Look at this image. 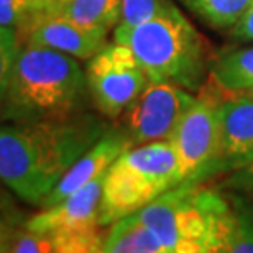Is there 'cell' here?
Listing matches in <instances>:
<instances>
[{"instance_id":"obj_1","label":"cell","mask_w":253,"mask_h":253,"mask_svg":"<svg viewBox=\"0 0 253 253\" xmlns=\"http://www.w3.org/2000/svg\"><path fill=\"white\" fill-rule=\"evenodd\" d=\"M105 135V124L90 114L3 125L0 176L20 199L42 206L81 156Z\"/></svg>"},{"instance_id":"obj_2","label":"cell","mask_w":253,"mask_h":253,"mask_svg":"<svg viewBox=\"0 0 253 253\" xmlns=\"http://www.w3.org/2000/svg\"><path fill=\"white\" fill-rule=\"evenodd\" d=\"M85 73L78 58L56 49L22 44L2 71V112L17 122L66 117L83 102Z\"/></svg>"},{"instance_id":"obj_3","label":"cell","mask_w":253,"mask_h":253,"mask_svg":"<svg viewBox=\"0 0 253 253\" xmlns=\"http://www.w3.org/2000/svg\"><path fill=\"white\" fill-rule=\"evenodd\" d=\"M135 214L168 253L227 252L232 230L229 196L201 181H181Z\"/></svg>"},{"instance_id":"obj_4","label":"cell","mask_w":253,"mask_h":253,"mask_svg":"<svg viewBox=\"0 0 253 253\" xmlns=\"http://www.w3.org/2000/svg\"><path fill=\"white\" fill-rule=\"evenodd\" d=\"M114 42L131 49L151 83L171 81L197 89L211 68L204 38L178 7L140 25H117Z\"/></svg>"},{"instance_id":"obj_5","label":"cell","mask_w":253,"mask_h":253,"mask_svg":"<svg viewBox=\"0 0 253 253\" xmlns=\"http://www.w3.org/2000/svg\"><path fill=\"white\" fill-rule=\"evenodd\" d=\"M183 179L169 141L131 146L115 160L104 179L100 224L112 225L143 209Z\"/></svg>"},{"instance_id":"obj_6","label":"cell","mask_w":253,"mask_h":253,"mask_svg":"<svg viewBox=\"0 0 253 253\" xmlns=\"http://www.w3.org/2000/svg\"><path fill=\"white\" fill-rule=\"evenodd\" d=\"M105 174L90 181L59 204L44 207L42 212L32 215L27 220L28 227L51 237L54 249L59 253L102 252L100 199Z\"/></svg>"},{"instance_id":"obj_7","label":"cell","mask_w":253,"mask_h":253,"mask_svg":"<svg viewBox=\"0 0 253 253\" xmlns=\"http://www.w3.org/2000/svg\"><path fill=\"white\" fill-rule=\"evenodd\" d=\"M222 90L207 84L169 136L184 181H202L217 173L220 153L219 104Z\"/></svg>"},{"instance_id":"obj_8","label":"cell","mask_w":253,"mask_h":253,"mask_svg":"<svg viewBox=\"0 0 253 253\" xmlns=\"http://www.w3.org/2000/svg\"><path fill=\"white\" fill-rule=\"evenodd\" d=\"M85 79L95 107L110 119L120 117L150 83L131 49L117 42L89 59Z\"/></svg>"},{"instance_id":"obj_9","label":"cell","mask_w":253,"mask_h":253,"mask_svg":"<svg viewBox=\"0 0 253 253\" xmlns=\"http://www.w3.org/2000/svg\"><path fill=\"white\" fill-rule=\"evenodd\" d=\"M196 100L188 87L171 81L148 83L124 112V131L131 145L168 141L181 117Z\"/></svg>"},{"instance_id":"obj_10","label":"cell","mask_w":253,"mask_h":253,"mask_svg":"<svg viewBox=\"0 0 253 253\" xmlns=\"http://www.w3.org/2000/svg\"><path fill=\"white\" fill-rule=\"evenodd\" d=\"M105 32L79 27L61 13H30L20 28V46H42L56 49L78 59H90L107 44Z\"/></svg>"},{"instance_id":"obj_11","label":"cell","mask_w":253,"mask_h":253,"mask_svg":"<svg viewBox=\"0 0 253 253\" xmlns=\"http://www.w3.org/2000/svg\"><path fill=\"white\" fill-rule=\"evenodd\" d=\"M219 117L220 153L217 173H234L250 166L253 163V94L249 90H222Z\"/></svg>"},{"instance_id":"obj_12","label":"cell","mask_w":253,"mask_h":253,"mask_svg":"<svg viewBox=\"0 0 253 253\" xmlns=\"http://www.w3.org/2000/svg\"><path fill=\"white\" fill-rule=\"evenodd\" d=\"M131 141L122 130H109L105 135L90 148L87 153H84L76 161L61 181L56 184L49 194L44 197L42 207H51L59 204L66 197L74 194L76 191L84 188L90 181L97 179L99 176L105 174L109 168L115 163V160L126 150L131 148Z\"/></svg>"},{"instance_id":"obj_13","label":"cell","mask_w":253,"mask_h":253,"mask_svg":"<svg viewBox=\"0 0 253 253\" xmlns=\"http://www.w3.org/2000/svg\"><path fill=\"white\" fill-rule=\"evenodd\" d=\"M102 253H168V250L133 212L110 225L104 235Z\"/></svg>"},{"instance_id":"obj_14","label":"cell","mask_w":253,"mask_h":253,"mask_svg":"<svg viewBox=\"0 0 253 253\" xmlns=\"http://www.w3.org/2000/svg\"><path fill=\"white\" fill-rule=\"evenodd\" d=\"M209 81L225 92L253 89V46L235 49L214 59Z\"/></svg>"},{"instance_id":"obj_15","label":"cell","mask_w":253,"mask_h":253,"mask_svg":"<svg viewBox=\"0 0 253 253\" xmlns=\"http://www.w3.org/2000/svg\"><path fill=\"white\" fill-rule=\"evenodd\" d=\"M79 27L109 33L120 23L122 2L120 0H68L59 12Z\"/></svg>"},{"instance_id":"obj_16","label":"cell","mask_w":253,"mask_h":253,"mask_svg":"<svg viewBox=\"0 0 253 253\" xmlns=\"http://www.w3.org/2000/svg\"><path fill=\"white\" fill-rule=\"evenodd\" d=\"M232 206V230L227 252L253 253V196L245 192H227Z\"/></svg>"},{"instance_id":"obj_17","label":"cell","mask_w":253,"mask_h":253,"mask_svg":"<svg viewBox=\"0 0 253 253\" xmlns=\"http://www.w3.org/2000/svg\"><path fill=\"white\" fill-rule=\"evenodd\" d=\"M253 0H184L197 17L214 28H232Z\"/></svg>"},{"instance_id":"obj_18","label":"cell","mask_w":253,"mask_h":253,"mask_svg":"<svg viewBox=\"0 0 253 253\" xmlns=\"http://www.w3.org/2000/svg\"><path fill=\"white\" fill-rule=\"evenodd\" d=\"M2 250L13 253H53L56 252L51 237L32 230L28 224L8 225L2 229Z\"/></svg>"},{"instance_id":"obj_19","label":"cell","mask_w":253,"mask_h":253,"mask_svg":"<svg viewBox=\"0 0 253 253\" xmlns=\"http://www.w3.org/2000/svg\"><path fill=\"white\" fill-rule=\"evenodd\" d=\"M122 2V17L119 25H140L148 20L168 13L176 5L171 0H120Z\"/></svg>"},{"instance_id":"obj_20","label":"cell","mask_w":253,"mask_h":253,"mask_svg":"<svg viewBox=\"0 0 253 253\" xmlns=\"http://www.w3.org/2000/svg\"><path fill=\"white\" fill-rule=\"evenodd\" d=\"M224 188L253 196V163L250 166H247V168L234 171V173L225 179Z\"/></svg>"},{"instance_id":"obj_21","label":"cell","mask_w":253,"mask_h":253,"mask_svg":"<svg viewBox=\"0 0 253 253\" xmlns=\"http://www.w3.org/2000/svg\"><path fill=\"white\" fill-rule=\"evenodd\" d=\"M232 37L239 42H253V2L232 27Z\"/></svg>"},{"instance_id":"obj_22","label":"cell","mask_w":253,"mask_h":253,"mask_svg":"<svg viewBox=\"0 0 253 253\" xmlns=\"http://www.w3.org/2000/svg\"><path fill=\"white\" fill-rule=\"evenodd\" d=\"M68 0H32L30 2V13L37 12H59Z\"/></svg>"},{"instance_id":"obj_23","label":"cell","mask_w":253,"mask_h":253,"mask_svg":"<svg viewBox=\"0 0 253 253\" xmlns=\"http://www.w3.org/2000/svg\"><path fill=\"white\" fill-rule=\"evenodd\" d=\"M249 92H252V94H253V89H250V90H249Z\"/></svg>"},{"instance_id":"obj_24","label":"cell","mask_w":253,"mask_h":253,"mask_svg":"<svg viewBox=\"0 0 253 253\" xmlns=\"http://www.w3.org/2000/svg\"><path fill=\"white\" fill-rule=\"evenodd\" d=\"M30 2H32V0H30Z\"/></svg>"}]
</instances>
